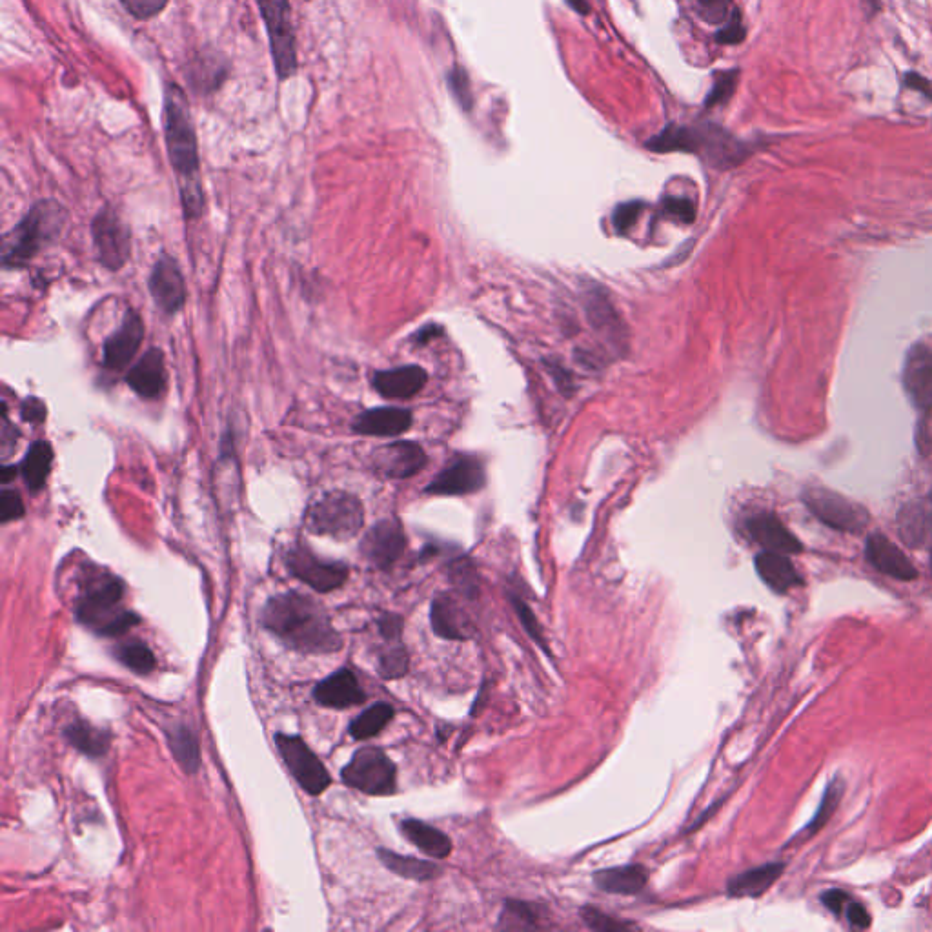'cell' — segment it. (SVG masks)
Returning a JSON list of instances; mask_svg holds the SVG:
<instances>
[{"mask_svg": "<svg viewBox=\"0 0 932 932\" xmlns=\"http://www.w3.org/2000/svg\"><path fill=\"white\" fill-rule=\"evenodd\" d=\"M865 556L872 567L880 570L889 578L898 579V581H912L918 578V570L912 565L911 559L907 558L902 550L883 534L869 536L867 545H865Z\"/></svg>", "mask_w": 932, "mask_h": 932, "instance_id": "cell-20", "label": "cell"}, {"mask_svg": "<svg viewBox=\"0 0 932 932\" xmlns=\"http://www.w3.org/2000/svg\"><path fill=\"white\" fill-rule=\"evenodd\" d=\"M567 2L568 6H570L572 10L578 11V13H581V15H587L588 4L585 2V0H567Z\"/></svg>", "mask_w": 932, "mask_h": 932, "instance_id": "cell-60", "label": "cell"}, {"mask_svg": "<svg viewBox=\"0 0 932 932\" xmlns=\"http://www.w3.org/2000/svg\"><path fill=\"white\" fill-rule=\"evenodd\" d=\"M164 139L170 163L179 179L184 213L190 219H197L204 204L197 135L183 90L173 84H168L164 93Z\"/></svg>", "mask_w": 932, "mask_h": 932, "instance_id": "cell-2", "label": "cell"}, {"mask_svg": "<svg viewBox=\"0 0 932 932\" xmlns=\"http://www.w3.org/2000/svg\"><path fill=\"white\" fill-rule=\"evenodd\" d=\"M115 658L119 659L124 667H128L137 674H150L157 665L152 649L141 641H128V643L117 645Z\"/></svg>", "mask_w": 932, "mask_h": 932, "instance_id": "cell-37", "label": "cell"}, {"mask_svg": "<svg viewBox=\"0 0 932 932\" xmlns=\"http://www.w3.org/2000/svg\"><path fill=\"white\" fill-rule=\"evenodd\" d=\"M394 718V709L388 703H375L370 709L361 712L352 723H350V734L357 741L370 740L377 736L381 730Z\"/></svg>", "mask_w": 932, "mask_h": 932, "instance_id": "cell-36", "label": "cell"}, {"mask_svg": "<svg viewBox=\"0 0 932 932\" xmlns=\"http://www.w3.org/2000/svg\"><path fill=\"white\" fill-rule=\"evenodd\" d=\"M17 472H21V470H19V466H2V474H0V481H2V485H8L10 481H13L15 476H17Z\"/></svg>", "mask_w": 932, "mask_h": 932, "instance_id": "cell-57", "label": "cell"}, {"mask_svg": "<svg viewBox=\"0 0 932 932\" xmlns=\"http://www.w3.org/2000/svg\"><path fill=\"white\" fill-rule=\"evenodd\" d=\"M863 10L867 13V17H876V13L882 8V2L880 0H862Z\"/></svg>", "mask_w": 932, "mask_h": 932, "instance_id": "cell-58", "label": "cell"}, {"mask_svg": "<svg viewBox=\"0 0 932 932\" xmlns=\"http://www.w3.org/2000/svg\"><path fill=\"white\" fill-rule=\"evenodd\" d=\"M663 208H665V213L678 219L681 223L690 224L694 223L696 219V210H694V204L689 199L685 197H667L663 201Z\"/></svg>", "mask_w": 932, "mask_h": 932, "instance_id": "cell-50", "label": "cell"}, {"mask_svg": "<svg viewBox=\"0 0 932 932\" xmlns=\"http://www.w3.org/2000/svg\"><path fill=\"white\" fill-rule=\"evenodd\" d=\"M699 13L710 24H725L732 15V0H696Z\"/></svg>", "mask_w": 932, "mask_h": 932, "instance_id": "cell-43", "label": "cell"}, {"mask_svg": "<svg viewBox=\"0 0 932 932\" xmlns=\"http://www.w3.org/2000/svg\"><path fill=\"white\" fill-rule=\"evenodd\" d=\"M649 880V872L643 865H625V867H612L603 869L594 874V883L601 891L610 894H638L645 889Z\"/></svg>", "mask_w": 932, "mask_h": 932, "instance_id": "cell-30", "label": "cell"}, {"mask_svg": "<svg viewBox=\"0 0 932 932\" xmlns=\"http://www.w3.org/2000/svg\"><path fill=\"white\" fill-rule=\"evenodd\" d=\"M448 86L450 92L456 97V101L465 108L466 112L472 108V90H470V79L463 68L456 66L454 70L448 73Z\"/></svg>", "mask_w": 932, "mask_h": 932, "instance_id": "cell-41", "label": "cell"}, {"mask_svg": "<svg viewBox=\"0 0 932 932\" xmlns=\"http://www.w3.org/2000/svg\"><path fill=\"white\" fill-rule=\"evenodd\" d=\"M585 304H587L588 319L599 334L610 341V345H625V330H623L616 310L612 308V304L608 303L607 297L601 292L590 290L585 297Z\"/></svg>", "mask_w": 932, "mask_h": 932, "instance_id": "cell-29", "label": "cell"}, {"mask_svg": "<svg viewBox=\"0 0 932 932\" xmlns=\"http://www.w3.org/2000/svg\"><path fill=\"white\" fill-rule=\"evenodd\" d=\"M24 503H22V497L17 490H11V488H4L2 490V496H0V519L2 523H10V521H15V519H21L24 516Z\"/></svg>", "mask_w": 932, "mask_h": 932, "instance_id": "cell-45", "label": "cell"}, {"mask_svg": "<svg viewBox=\"0 0 932 932\" xmlns=\"http://www.w3.org/2000/svg\"><path fill=\"white\" fill-rule=\"evenodd\" d=\"M408 670V654L405 647H392L379 658V674L385 679H397L405 676Z\"/></svg>", "mask_w": 932, "mask_h": 932, "instance_id": "cell-40", "label": "cell"}, {"mask_svg": "<svg viewBox=\"0 0 932 932\" xmlns=\"http://www.w3.org/2000/svg\"><path fill=\"white\" fill-rule=\"evenodd\" d=\"M275 745L303 791L312 796H319L330 787L332 778L326 770L325 763L315 756L314 750L306 745L301 736L281 732L275 736Z\"/></svg>", "mask_w": 932, "mask_h": 932, "instance_id": "cell-9", "label": "cell"}, {"mask_svg": "<svg viewBox=\"0 0 932 932\" xmlns=\"http://www.w3.org/2000/svg\"><path fill=\"white\" fill-rule=\"evenodd\" d=\"M148 288L155 306L166 315L179 314L186 303V284L177 261L170 255H161L153 264L148 277Z\"/></svg>", "mask_w": 932, "mask_h": 932, "instance_id": "cell-12", "label": "cell"}, {"mask_svg": "<svg viewBox=\"0 0 932 932\" xmlns=\"http://www.w3.org/2000/svg\"><path fill=\"white\" fill-rule=\"evenodd\" d=\"M645 204L641 201H632V203L621 204L616 208L614 212V226L619 233H627L630 228L636 224V221L639 219V215L643 212Z\"/></svg>", "mask_w": 932, "mask_h": 932, "instance_id": "cell-47", "label": "cell"}, {"mask_svg": "<svg viewBox=\"0 0 932 932\" xmlns=\"http://www.w3.org/2000/svg\"><path fill=\"white\" fill-rule=\"evenodd\" d=\"M124 583L104 568H90L82 579L75 616L84 627L104 638H119L141 618L122 607Z\"/></svg>", "mask_w": 932, "mask_h": 932, "instance_id": "cell-3", "label": "cell"}, {"mask_svg": "<svg viewBox=\"0 0 932 932\" xmlns=\"http://www.w3.org/2000/svg\"><path fill=\"white\" fill-rule=\"evenodd\" d=\"M903 386L916 410L922 416H929L932 410V348L912 346L905 359Z\"/></svg>", "mask_w": 932, "mask_h": 932, "instance_id": "cell-17", "label": "cell"}, {"mask_svg": "<svg viewBox=\"0 0 932 932\" xmlns=\"http://www.w3.org/2000/svg\"><path fill=\"white\" fill-rule=\"evenodd\" d=\"M803 503L827 527L858 534L869 525V512L860 503L827 488H809L803 492Z\"/></svg>", "mask_w": 932, "mask_h": 932, "instance_id": "cell-8", "label": "cell"}, {"mask_svg": "<svg viewBox=\"0 0 932 932\" xmlns=\"http://www.w3.org/2000/svg\"><path fill=\"white\" fill-rule=\"evenodd\" d=\"M92 239L99 263L110 270L119 272L128 263L132 255V233L122 223L121 215L110 206L102 208L95 215L92 223Z\"/></svg>", "mask_w": 932, "mask_h": 932, "instance_id": "cell-10", "label": "cell"}, {"mask_svg": "<svg viewBox=\"0 0 932 932\" xmlns=\"http://www.w3.org/2000/svg\"><path fill=\"white\" fill-rule=\"evenodd\" d=\"M53 466V448L48 441H35L22 459V481L30 492H39L46 485Z\"/></svg>", "mask_w": 932, "mask_h": 932, "instance_id": "cell-33", "label": "cell"}, {"mask_svg": "<svg viewBox=\"0 0 932 932\" xmlns=\"http://www.w3.org/2000/svg\"><path fill=\"white\" fill-rule=\"evenodd\" d=\"M66 219V208L53 199L33 204L15 228L4 235L2 268L15 270L30 263L61 235Z\"/></svg>", "mask_w": 932, "mask_h": 932, "instance_id": "cell-4", "label": "cell"}, {"mask_svg": "<svg viewBox=\"0 0 932 932\" xmlns=\"http://www.w3.org/2000/svg\"><path fill=\"white\" fill-rule=\"evenodd\" d=\"M264 629L301 654H334L343 639L326 608L301 592H284L266 601L261 614Z\"/></svg>", "mask_w": 932, "mask_h": 932, "instance_id": "cell-1", "label": "cell"}, {"mask_svg": "<svg viewBox=\"0 0 932 932\" xmlns=\"http://www.w3.org/2000/svg\"><path fill=\"white\" fill-rule=\"evenodd\" d=\"M405 547L403 525L397 519H383L366 532L361 541V554L374 567L388 570L403 556Z\"/></svg>", "mask_w": 932, "mask_h": 932, "instance_id": "cell-13", "label": "cell"}, {"mask_svg": "<svg viewBox=\"0 0 932 932\" xmlns=\"http://www.w3.org/2000/svg\"><path fill=\"white\" fill-rule=\"evenodd\" d=\"M783 871H785L783 863H767L756 869L741 872L730 880L727 892L732 898H758L780 880Z\"/></svg>", "mask_w": 932, "mask_h": 932, "instance_id": "cell-28", "label": "cell"}, {"mask_svg": "<svg viewBox=\"0 0 932 932\" xmlns=\"http://www.w3.org/2000/svg\"><path fill=\"white\" fill-rule=\"evenodd\" d=\"M425 370L421 366L408 365L377 372L372 377L375 392L385 399H410L426 385Z\"/></svg>", "mask_w": 932, "mask_h": 932, "instance_id": "cell-24", "label": "cell"}, {"mask_svg": "<svg viewBox=\"0 0 932 932\" xmlns=\"http://www.w3.org/2000/svg\"><path fill=\"white\" fill-rule=\"evenodd\" d=\"M485 468L476 457H459L426 487L432 496H466L485 487Z\"/></svg>", "mask_w": 932, "mask_h": 932, "instance_id": "cell-16", "label": "cell"}, {"mask_svg": "<svg viewBox=\"0 0 932 932\" xmlns=\"http://www.w3.org/2000/svg\"><path fill=\"white\" fill-rule=\"evenodd\" d=\"M849 902H851L849 894H847V892L838 891V889H831V891L821 894V903H823L829 911L834 912V914L845 912Z\"/></svg>", "mask_w": 932, "mask_h": 932, "instance_id": "cell-54", "label": "cell"}, {"mask_svg": "<svg viewBox=\"0 0 932 932\" xmlns=\"http://www.w3.org/2000/svg\"><path fill=\"white\" fill-rule=\"evenodd\" d=\"M121 2L135 19H141V21L159 15L168 4V0H121Z\"/></svg>", "mask_w": 932, "mask_h": 932, "instance_id": "cell-48", "label": "cell"}, {"mask_svg": "<svg viewBox=\"0 0 932 932\" xmlns=\"http://www.w3.org/2000/svg\"><path fill=\"white\" fill-rule=\"evenodd\" d=\"M745 35H747V31H745V26L741 21L740 11L734 10L729 17V21L725 22V26L716 33V41L720 42V44H740L745 39Z\"/></svg>", "mask_w": 932, "mask_h": 932, "instance_id": "cell-49", "label": "cell"}, {"mask_svg": "<svg viewBox=\"0 0 932 932\" xmlns=\"http://www.w3.org/2000/svg\"><path fill=\"white\" fill-rule=\"evenodd\" d=\"M166 365L163 350L150 348L126 374V383L142 399L161 397L166 386Z\"/></svg>", "mask_w": 932, "mask_h": 932, "instance_id": "cell-21", "label": "cell"}, {"mask_svg": "<svg viewBox=\"0 0 932 932\" xmlns=\"http://www.w3.org/2000/svg\"><path fill=\"white\" fill-rule=\"evenodd\" d=\"M263 21L268 30L275 71L281 81L294 77L297 71V46L288 0H259Z\"/></svg>", "mask_w": 932, "mask_h": 932, "instance_id": "cell-7", "label": "cell"}, {"mask_svg": "<svg viewBox=\"0 0 932 932\" xmlns=\"http://www.w3.org/2000/svg\"><path fill=\"white\" fill-rule=\"evenodd\" d=\"M512 920L510 927H537V914L532 905L525 902H507L505 918L501 922Z\"/></svg>", "mask_w": 932, "mask_h": 932, "instance_id": "cell-44", "label": "cell"}, {"mask_svg": "<svg viewBox=\"0 0 932 932\" xmlns=\"http://www.w3.org/2000/svg\"><path fill=\"white\" fill-rule=\"evenodd\" d=\"M898 530L909 547H922L932 532V501H911L898 512Z\"/></svg>", "mask_w": 932, "mask_h": 932, "instance_id": "cell-27", "label": "cell"}, {"mask_svg": "<svg viewBox=\"0 0 932 932\" xmlns=\"http://www.w3.org/2000/svg\"><path fill=\"white\" fill-rule=\"evenodd\" d=\"M377 856H379V860L388 871H392L397 876L406 878V880H414V882L436 880L443 872L437 863L417 860L412 856H403V854H397V852L388 851V849H379Z\"/></svg>", "mask_w": 932, "mask_h": 932, "instance_id": "cell-34", "label": "cell"}, {"mask_svg": "<svg viewBox=\"0 0 932 932\" xmlns=\"http://www.w3.org/2000/svg\"><path fill=\"white\" fill-rule=\"evenodd\" d=\"M304 523L312 534L346 541L361 532L365 525V508L354 494L334 490L310 507Z\"/></svg>", "mask_w": 932, "mask_h": 932, "instance_id": "cell-5", "label": "cell"}, {"mask_svg": "<svg viewBox=\"0 0 932 932\" xmlns=\"http://www.w3.org/2000/svg\"><path fill=\"white\" fill-rule=\"evenodd\" d=\"M168 745L186 774H195L201 769L199 741L188 725H175L168 729Z\"/></svg>", "mask_w": 932, "mask_h": 932, "instance_id": "cell-35", "label": "cell"}, {"mask_svg": "<svg viewBox=\"0 0 932 932\" xmlns=\"http://www.w3.org/2000/svg\"><path fill=\"white\" fill-rule=\"evenodd\" d=\"M64 738L73 749L88 758H102L112 745V732L95 727L90 721L77 720L64 729Z\"/></svg>", "mask_w": 932, "mask_h": 932, "instance_id": "cell-31", "label": "cell"}, {"mask_svg": "<svg viewBox=\"0 0 932 932\" xmlns=\"http://www.w3.org/2000/svg\"><path fill=\"white\" fill-rule=\"evenodd\" d=\"M401 831L419 851L425 852L426 856L434 860H445L452 852L450 838L443 832L437 831L436 827H430L423 821L405 820L401 823Z\"/></svg>", "mask_w": 932, "mask_h": 932, "instance_id": "cell-32", "label": "cell"}, {"mask_svg": "<svg viewBox=\"0 0 932 932\" xmlns=\"http://www.w3.org/2000/svg\"><path fill=\"white\" fill-rule=\"evenodd\" d=\"M144 339V323L135 310H128L121 326L113 332L102 348V366L110 372H122L132 363Z\"/></svg>", "mask_w": 932, "mask_h": 932, "instance_id": "cell-14", "label": "cell"}, {"mask_svg": "<svg viewBox=\"0 0 932 932\" xmlns=\"http://www.w3.org/2000/svg\"><path fill=\"white\" fill-rule=\"evenodd\" d=\"M931 501H932V494H931Z\"/></svg>", "mask_w": 932, "mask_h": 932, "instance_id": "cell-62", "label": "cell"}, {"mask_svg": "<svg viewBox=\"0 0 932 932\" xmlns=\"http://www.w3.org/2000/svg\"><path fill=\"white\" fill-rule=\"evenodd\" d=\"M845 916H847V920H849L852 927L867 929L871 925V914L863 907L862 903L852 902L851 900L847 905V909H845Z\"/></svg>", "mask_w": 932, "mask_h": 932, "instance_id": "cell-55", "label": "cell"}, {"mask_svg": "<svg viewBox=\"0 0 932 932\" xmlns=\"http://www.w3.org/2000/svg\"><path fill=\"white\" fill-rule=\"evenodd\" d=\"M21 416L26 423L41 425L42 421L46 419V405L42 403L39 397H28V399L22 401Z\"/></svg>", "mask_w": 932, "mask_h": 932, "instance_id": "cell-51", "label": "cell"}, {"mask_svg": "<svg viewBox=\"0 0 932 932\" xmlns=\"http://www.w3.org/2000/svg\"><path fill=\"white\" fill-rule=\"evenodd\" d=\"M286 565L295 578L301 579L321 594L334 592L335 588L343 587L348 579L345 563L317 558L310 548L301 543L290 548L286 554Z\"/></svg>", "mask_w": 932, "mask_h": 932, "instance_id": "cell-11", "label": "cell"}, {"mask_svg": "<svg viewBox=\"0 0 932 932\" xmlns=\"http://www.w3.org/2000/svg\"><path fill=\"white\" fill-rule=\"evenodd\" d=\"M430 621H432V629L439 638L456 639V641L472 638L470 619L463 612V608L446 594H441L434 599Z\"/></svg>", "mask_w": 932, "mask_h": 932, "instance_id": "cell-25", "label": "cell"}, {"mask_svg": "<svg viewBox=\"0 0 932 932\" xmlns=\"http://www.w3.org/2000/svg\"><path fill=\"white\" fill-rule=\"evenodd\" d=\"M698 155L712 166L727 170L743 163L750 155V148L747 142L740 141L721 126L707 122L699 124Z\"/></svg>", "mask_w": 932, "mask_h": 932, "instance_id": "cell-15", "label": "cell"}, {"mask_svg": "<svg viewBox=\"0 0 932 932\" xmlns=\"http://www.w3.org/2000/svg\"><path fill=\"white\" fill-rule=\"evenodd\" d=\"M931 567H932V554H931Z\"/></svg>", "mask_w": 932, "mask_h": 932, "instance_id": "cell-61", "label": "cell"}, {"mask_svg": "<svg viewBox=\"0 0 932 932\" xmlns=\"http://www.w3.org/2000/svg\"><path fill=\"white\" fill-rule=\"evenodd\" d=\"M379 632L388 641H397L403 632V618L397 614H385L379 619Z\"/></svg>", "mask_w": 932, "mask_h": 932, "instance_id": "cell-52", "label": "cell"}, {"mask_svg": "<svg viewBox=\"0 0 932 932\" xmlns=\"http://www.w3.org/2000/svg\"><path fill=\"white\" fill-rule=\"evenodd\" d=\"M902 82L907 90L922 93L923 97H927V99H931L932 101V82L929 81V79H925L920 73H916V71H907L902 77Z\"/></svg>", "mask_w": 932, "mask_h": 932, "instance_id": "cell-53", "label": "cell"}, {"mask_svg": "<svg viewBox=\"0 0 932 932\" xmlns=\"http://www.w3.org/2000/svg\"><path fill=\"white\" fill-rule=\"evenodd\" d=\"M750 537L769 552L800 554L803 545L774 514H758L747 521Z\"/></svg>", "mask_w": 932, "mask_h": 932, "instance_id": "cell-23", "label": "cell"}, {"mask_svg": "<svg viewBox=\"0 0 932 932\" xmlns=\"http://www.w3.org/2000/svg\"><path fill=\"white\" fill-rule=\"evenodd\" d=\"M738 79H740V71L738 70L718 71L716 81L712 84V90L705 99V108L710 110V108H718V106L727 104L732 99L734 92H736Z\"/></svg>", "mask_w": 932, "mask_h": 932, "instance_id": "cell-38", "label": "cell"}, {"mask_svg": "<svg viewBox=\"0 0 932 932\" xmlns=\"http://www.w3.org/2000/svg\"><path fill=\"white\" fill-rule=\"evenodd\" d=\"M341 780L368 796H390L396 792V765L377 747H363L341 772Z\"/></svg>", "mask_w": 932, "mask_h": 932, "instance_id": "cell-6", "label": "cell"}, {"mask_svg": "<svg viewBox=\"0 0 932 932\" xmlns=\"http://www.w3.org/2000/svg\"><path fill=\"white\" fill-rule=\"evenodd\" d=\"M314 699L326 709H348L361 705L366 699L365 690L359 687L354 670L341 669L315 685Z\"/></svg>", "mask_w": 932, "mask_h": 932, "instance_id": "cell-19", "label": "cell"}, {"mask_svg": "<svg viewBox=\"0 0 932 932\" xmlns=\"http://www.w3.org/2000/svg\"><path fill=\"white\" fill-rule=\"evenodd\" d=\"M841 794H843V785H841L840 780H834L832 783H829L827 791H825V796L820 803V809L814 814L811 823L805 827V831H809V834H814V832L820 831L821 827L831 820L832 814L836 811L838 803L841 800Z\"/></svg>", "mask_w": 932, "mask_h": 932, "instance_id": "cell-39", "label": "cell"}, {"mask_svg": "<svg viewBox=\"0 0 932 932\" xmlns=\"http://www.w3.org/2000/svg\"><path fill=\"white\" fill-rule=\"evenodd\" d=\"M512 603H514V608H516L517 618L521 621V625L527 629L528 636L536 641L537 645H541L543 649L547 650V645H545V638H543V632H541V625L537 621L536 616L532 614V610L528 608L527 603H523L519 598H512Z\"/></svg>", "mask_w": 932, "mask_h": 932, "instance_id": "cell-46", "label": "cell"}, {"mask_svg": "<svg viewBox=\"0 0 932 932\" xmlns=\"http://www.w3.org/2000/svg\"><path fill=\"white\" fill-rule=\"evenodd\" d=\"M412 426V412L397 406H379L355 417L352 428L361 436H399Z\"/></svg>", "mask_w": 932, "mask_h": 932, "instance_id": "cell-22", "label": "cell"}, {"mask_svg": "<svg viewBox=\"0 0 932 932\" xmlns=\"http://www.w3.org/2000/svg\"><path fill=\"white\" fill-rule=\"evenodd\" d=\"M434 334H439V328H436V326H426L425 330H421V332L417 334V341L423 345L426 339H428V337L432 339V335Z\"/></svg>", "mask_w": 932, "mask_h": 932, "instance_id": "cell-59", "label": "cell"}, {"mask_svg": "<svg viewBox=\"0 0 932 932\" xmlns=\"http://www.w3.org/2000/svg\"><path fill=\"white\" fill-rule=\"evenodd\" d=\"M372 466L375 472L390 479H406L416 476L426 465L425 450L417 443L399 441L381 446L372 454Z\"/></svg>", "mask_w": 932, "mask_h": 932, "instance_id": "cell-18", "label": "cell"}, {"mask_svg": "<svg viewBox=\"0 0 932 932\" xmlns=\"http://www.w3.org/2000/svg\"><path fill=\"white\" fill-rule=\"evenodd\" d=\"M17 428L11 425L10 419H8V412H6V405H2V439H0V445H2V456L6 457L10 454L11 448L15 445L17 441Z\"/></svg>", "mask_w": 932, "mask_h": 932, "instance_id": "cell-56", "label": "cell"}, {"mask_svg": "<svg viewBox=\"0 0 932 932\" xmlns=\"http://www.w3.org/2000/svg\"><path fill=\"white\" fill-rule=\"evenodd\" d=\"M756 572L761 581L774 592L785 594L794 587H800L803 583L798 570L792 565L791 559L787 554H778V552H761L756 558Z\"/></svg>", "mask_w": 932, "mask_h": 932, "instance_id": "cell-26", "label": "cell"}, {"mask_svg": "<svg viewBox=\"0 0 932 932\" xmlns=\"http://www.w3.org/2000/svg\"><path fill=\"white\" fill-rule=\"evenodd\" d=\"M581 918L587 923L590 929L594 931H623V929H632L630 923L618 922L612 916L605 912L598 911L594 907H585L581 909Z\"/></svg>", "mask_w": 932, "mask_h": 932, "instance_id": "cell-42", "label": "cell"}]
</instances>
